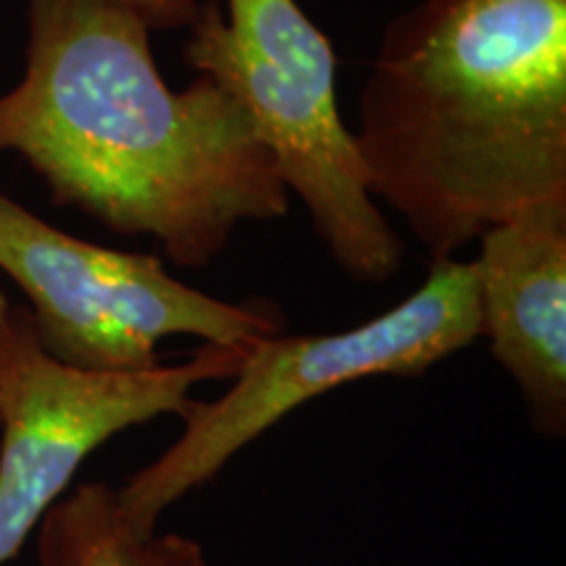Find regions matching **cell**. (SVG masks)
<instances>
[{
  "instance_id": "cell-3",
  "label": "cell",
  "mask_w": 566,
  "mask_h": 566,
  "mask_svg": "<svg viewBox=\"0 0 566 566\" xmlns=\"http://www.w3.org/2000/svg\"><path fill=\"white\" fill-rule=\"evenodd\" d=\"M478 338L472 260L430 263L407 300L354 328L260 338L244 352L229 388L210 401L195 396L179 415L174 443L113 488L122 522L134 535H153L168 509L317 396L367 378H420Z\"/></svg>"
},
{
  "instance_id": "cell-7",
  "label": "cell",
  "mask_w": 566,
  "mask_h": 566,
  "mask_svg": "<svg viewBox=\"0 0 566 566\" xmlns=\"http://www.w3.org/2000/svg\"><path fill=\"white\" fill-rule=\"evenodd\" d=\"M480 338L520 388L533 428L566 433V205H543L480 233Z\"/></svg>"
},
{
  "instance_id": "cell-5",
  "label": "cell",
  "mask_w": 566,
  "mask_h": 566,
  "mask_svg": "<svg viewBox=\"0 0 566 566\" xmlns=\"http://www.w3.org/2000/svg\"><path fill=\"white\" fill-rule=\"evenodd\" d=\"M0 271L30 300L42 352L90 373H139L160 344L252 346L286 317L268 302H226L166 271L160 254L122 252L71 237L0 189Z\"/></svg>"
},
{
  "instance_id": "cell-9",
  "label": "cell",
  "mask_w": 566,
  "mask_h": 566,
  "mask_svg": "<svg viewBox=\"0 0 566 566\" xmlns=\"http://www.w3.org/2000/svg\"><path fill=\"white\" fill-rule=\"evenodd\" d=\"M32 336V321L27 310L13 307L3 286H0V422H3L6 401L17 375L21 352Z\"/></svg>"
},
{
  "instance_id": "cell-4",
  "label": "cell",
  "mask_w": 566,
  "mask_h": 566,
  "mask_svg": "<svg viewBox=\"0 0 566 566\" xmlns=\"http://www.w3.org/2000/svg\"><path fill=\"white\" fill-rule=\"evenodd\" d=\"M184 61L237 97L289 195L334 263L359 283L394 279L405 242L370 192L357 137L338 113L331 38L296 0L200 3Z\"/></svg>"
},
{
  "instance_id": "cell-2",
  "label": "cell",
  "mask_w": 566,
  "mask_h": 566,
  "mask_svg": "<svg viewBox=\"0 0 566 566\" xmlns=\"http://www.w3.org/2000/svg\"><path fill=\"white\" fill-rule=\"evenodd\" d=\"M354 137L373 197L430 263L566 205V0H417L396 13Z\"/></svg>"
},
{
  "instance_id": "cell-1",
  "label": "cell",
  "mask_w": 566,
  "mask_h": 566,
  "mask_svg": "<svg viewBox=\"0 0 566 566\" xmlns=\"http://www.w3.org/2000/svg\"><path fill=\"white\" fill-rule=\"evenodd\" d=\"M150 34L118 0H30L0 155H19L55 205L208 268L239 226L286 216L292 195L237 97L202 74L168 87Z\"/></svg>"
},
{
  "instance_id": "cell-8",
  "label": "cell",
  "mask_w": 566,
  "mask_h": 566,
  "mask_svg": "<svg viewBox=\"0 0 566 566\" xmlns=\"http://www.w3.org/2000/svg\"><path fill=\"white\" fill-rule=\"evenodd\" d=\"M34 535L40 566H212L195 537L126 530L116 491L105 483L71 488Z\"/></svg>"
},
{
  "instance_id": "cell-6",
  "label": "cell",
  "mask_w": 566,
  "mask_h": 566,
  "mask_svg": "<svg viewBox=\"0 0 566 566\" xmlns=\"http://www.w3.org/2000/svg\"><path fill=\"white\" fill-rule=\"evenodd\" d=\"M247 349L202 344L181 363L90 373L42 352L32 328L0 422V566L21 554L101 446L163 415L179 417L202 384L229 380Z\"/></svg>"
},
{
  "instance_id": "cell-10",
  "label": "cell",
  "mask_w": 566,
  "mask_h": 566,
  "mask_svg": "<svg viewBox=\"0 0 566 566\" xmlns=\"http://www.w3.org/2000/svg\"><path fill=\"white\" fill-rule=\"evenodd\" d=\"M147 21L150 30H189L200 3L197 0H118Z\"/></svg>"
}]
</instances>
